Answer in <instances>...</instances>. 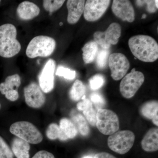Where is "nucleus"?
I'll return each instance as SVG.
<instances>
[{
  "label": "nucleus",
  "instance_id": "f257e3e1",
  "mask_svg": "<svg viewBox=\"0 0 158 158\" xmlns=\"http://www.w3.org/2000/svg\"><path fill=\"white\" fill-rule=\"evenodd\" d=\"M128 45L133 55L142 62H152L158 59V43L150 36H133L129 40Z\"/></svg>",
  "mask_w": 158,
  "mask_h": 158
},
{
  "label": "nucleus",
  "instance_id": "f03ea898",
  "mask_svg": "<svg viewBox=\"0 0 158 158\" xmlns=\"http://www.w3.org/2000/svg\"><path fill=\"white\" fill-rule=\"evenodd\" d=\"M15 26L7 23L0 26V56L5 58L14 56L19 52L21 46L16 39Z\"/></svg>",
  "mask_w": 158,
  "mask_h": 158
},
{
  "label": "nucleus",
  "instance_id": "7ed1b4c3",
  "mask_svg": "<svg viewBox=\"0 0 158 158\" xmlns=\"http://www.w3.org/2000/svg\"><path fill=\"white\" fill-rule=\"evenodd\" d=\"M56 47V41L52 37L37 36L29 43L26 53L27 56L31 59L37 57H48L53 53Z\"/></svg>",
  "mask_w": 158,
  "mask_h": 158
},
{
  "label": "nucleus",
  "instance_id": "20e7f679",
  "mask_svg": "<svg viewBox=\"0 0 158 158\" xmlns=\"http://www.w3.org/2000/svg\"><path fill=\"white\" fill-rule=\"evenodd\" d=\"M135 134L129 130L117 131L109 136L107 144L110 149L119 154L128 152L135 143Z\"/></svg>",
  "mask_w": 158,
  "mask_h": 158
},
{
  "label": "nucleus",
  "instance_id": "39448f33",
  "mask_svg": "<svg viewBox=\"0 0 158 158\" xmlns=\"http://www.w3.org/2000/svg\"><path fill=\"white\" fill-rule=\"evenodd\" d=\"M11 134L28 143L37 144L43 140L42 134L37 128L27 121H19L13 123L10 127Z\"/></svg>",
  "mask_w": 158,
  "mask_h": 158
},
{
  "label": "nucleus",
  "instance_id": "423d86ee",
  "mask_svg": "<svg viewBox=\"0 0 158 158\" xmlns=\"http://www.w3.org/2000/svg\"><path fill=\"white\" fill-rule=\"evenodd\" d=\"M96 126L102 134L111 135L119 129L118 116L112 110L100 108L97 112Z\"/></svg>",
  "mask_w": 158,
  "mask_h": 158
},
{
  "label": "nucleus",
  "instance_id": "0eeeda50",
  "mask_svg": "<svg viewBox=\"0 0 158 158\" xmlns=\"http://www.w3.org/2000/svg\"><path fill=\"white\" fill-rule=\"evenodd\" d=\"M144 81L143 73L133 68L120 82L119 90L122 96L127 99L132 98L143 85Z\"/></svg>",
  "mask_w": 158,
  "mask_h": 158
},
{
  "label": "nucleus",
  "instance_id": "6e6552de",
  "mask_svg": "<svg viewBox=\"0 0 158 158\" xmlns=\"http://www.w3.org/2000/svg\"><path fill=\"white\" fill-rule=\"evenodd\" d=\"M108 62L111 71V77L115 81L123 78L130 68L129 61L123 54L114 53L111 54Z\"/></svg>",
  "mask_w": 158,
  "mask_h": 158
},
{
  "label": "nucleus",
  "instance_id": "1a4fd4ad",
  "mask_svg": "<svg viewBox=\"0 0 158 158\" xmlns=\"http://www.w3.org/2000/svg\"><path fill=\"white\" fill-rule=\"evenodd\" d=\"M111 1L108 0H88L85 2L84 16L89 22L99 19L110 6Z\"/></svg>",
  "mask_w": 158,
  "mask_h": 158
},
{
  "label": "nucleus",
  "instance_id": "9d476101",
  "mask_svg": "<svg viewBox=\"0 0 158 158\" xmlns=\"http://www.w3.org/2000/svg\"><path fill=\"white\" fill-rule=\"evenodd\" d=\"M56 67L55 60L49 59L38 76L40 88L44 93H49L53 89L54 73Z\"/></svg>",
  "mask_w": 158,
  "mask_h": 158
},
{
  "label": "nucleus",
  "instance_id": "9b49d317",
  "mask_svg": "<svg viewBox=\"0 0 158 158\" xmlns=\"http://www.w3.org/2000/svg\"><path fill=\"white\" fill-rule=\"evenodd\" d=\"M25 99L27 104L31 108L41 107L45 102V97L39 86L31 83L24 88Z\"/></svg>",
  "mask_w": 158,
  "mask_h": 158
},
{
  "label": "nucleus",
  "instance_id": "f8f14e48",
  "mask_svg": "<svg viewBox=\"0 0 158 158\" xmlns=\"http://www.w3.org/2000/svg\"><path fill=\"white\" fill-rule=\"evenodd\" d=\"M113 13L124 21L132 23L135 19L134 8L131 3L128 0H115L112 6Z\"/></svg>",
  "mask_w": 158,
  "mask_h": 158
},
{
  "label": "nucleus",
  "instance_id": "ddd939ff",
  "mask_svg": "<svg viewBox=\"0 0 158 158\" xmlns=\"http://www.w3.org/2000/svg\"><path fill=\"white\" fill-rule=\"evenodd\" d=\"M21 85V79L17 74L9 76L5 82L0 84V92L11 101L17 100L19 97L18 89Z\"/></svg>",
  "mask_w": 158,
  "mask_h": 158
},
{
  "label": "nucleus",
  "instance_id": "4468645a",
  "mask_svg": "<svg viewBox=\"0 0 158 158\" xmlns=\"http://www.w3.org/2000/svg\"><path fill=\"white\" fill-rule=\"evenodd\" d=\"M85 1L84 0H69L67 6L68 14L67 22L70 24L76 23L84 13Z\"/></svg>",
  "mask_w": 158,
  "mask_h": 158
},
{
  "label": "nucleus",
  "instance_id": "2eb2a0df",
  "mask_svg": "<svg viewBox=\"0 0 158 158\" xmlns=\"http://www.w3.org/2000/svg\"><path fill=\"white\" fill-rule=\"evenodd\" d=\"M121 34V28L120 25L116 23L111 24L106 31L102 32L105 49H109L111 45L117 44Z\"/></svg>",
  "mask_w": 158,
  "mask_h": 158
},
{
  "label": "nucleus",
  "instance_id": "dca6fc26",
  "mask_svg": "<svg viewBox=\"0 0 158 158\" xmlns=\"http://www.w3.org/2000/svg\"><path fill=\"white\" fill-rule=\"evenodd\" d=\"M16 12L20 19L29 20L38 16L40 12V9L34 3L25 1L18 6Z\"/></svg>",
  "mask_w": 158,
  "mask_h": 158
},
{
  "label": "nucleus",
  "instance_id": "f3484780",
  "mask_svg": "<svg viewBox=\"0 0 158 158\" xmlns=\"http://www.w3.org/2000/svg\"><path fill=\"white\" fill-rule=\"evenodd\" d=\"M142 149L147 152H154L158 149V129L152 128L145 134L141 142Z\"/></svg>",
  "mask_w": 158,
  "mask_h": 158
},
{
  "label": "nucleus",
  "instance_id": "a211bd4d",
  "mask_svg": "<svg viewBox=\"0 0 158 158\" xmlns=\"http://www.w3.org/2000/svg\"><path fill=\"white\" fill-rule=\"evenodd\" d=\"M60 133L59 138L61 141H65L73 139L77 135V130L73 123L70 119L63 118L59 123Z\"/></svg>",
  "mask_w": 158,
  "mask_h": 158
},
{
  "label": "nucleus",
  "instance_id": "6ab92c4d",
  "mask_svg": "<svg viewBox=\"0 0 158 158\" xmlns=\"http://www.w3.org/2000/svg\"><path fill=\"white\" fill-rule=\"evenodd\" d=\"M77 108L83 111L87 121L92 126L96 125L97 112L93 107L92 103L88 98H85L77 104Z\"/></svg>",
  "mask_w": 158,
  "mask_h": 158
},
{
  "label": "nucleus",
  "instance_id": "aec40b11",
  "mask_svg": "<svg viewBox=\"0 0 158 158\" xmlns=\"http://www.w3.org/2000/svg\"><path fill=\"white\" fill-rule=\"evenodd\" d=\"M11 150L17 158H29L30 145L23 139L15 137L11 142Z\"/></svg>",
  "mask_w": 158,
  "mask_h": 158
},
{
  "label": "nucleus",
  "instance_id": "412c9836",
  "mask_svg": "<svg viewBox=\"0 0 158 158\" xmlns=\"http://www.w3.org/2000/svg\"><path fill=\"white\" fill-rule=\"evenodd\" d=\"M83 59L86 64L94 61L98 52V44L94 41H89L82 48Z\"/></svg>",
  "mask_w": 158,
  "mask_h": 158
},
{
  "label": "nucleus",
  "instance_id": "4be33fe9",
  "mask_svg": "<svg viewBox=\"0 0 158 158\" xmlns=\"http://www.w3.org/2000/svg\"><path fill=\"white\" fill-rule=\"evenodd\" d=\"M140 112L144 118L152 119L155 116L158 115L157 101H149L144 103L140 107Z\"/></svg>",
  "mask_w": 158,
  "mask_h": 158
},
{
  "label": "nucleus",
  "instance_id": "5701e85b",
  "mask_svg": "<svg viewBox=\"0 0 158 158\" xmlns=\"http://www.w3.org/2000/svg\"><path fill=\"white\" fill-rule=\"evenodd\" d=\"M72 122L76 127L77 131L82 136L88 135L90 133V128L88 122L81 114H73L72 116Z\"/></svg>",
  "mask_w": 158,
  "mask_h": 158
},
{
  "label": "nucleus",
  "instance_id": "b1692460",
  "mask_svg": "<svg viewBox=\"0 0 158 158\" xmlns=\"http://www.w3.org/2000/svg\"><path fill=\"white\" fill-rule=\"evenodd\" d=\"M86 88L84 83L77 80L73 83L69 91V96L74 101H78L85 96Z\"/></svg>",
  "mask_w": 158,
  "mask_h": 158
},
{
  "label": "nucleus",
  "instance_id": "393cba45",
  "mask_svg": "<svg viewBox=\"0 0 158 158\" xmlns=\"http://www.w3.org/2000/svg\"><path fill=\"white\" fill-rule=\"evenodd\" d=\"M65 2L64 0H44L43 1V7L46 11L50 12V15H51L52 12L60 9Z\"/></svg>",
  "mask_w": 158,
  "mask_h": 158
},
{
  "label": "nucleus",
  "instance_id": "a878e982",
  "mask_svg": "<svg viewBox=\"0 0 158 158\" xmlns=\"http://www.w3.org/2000/svg\"><path fill=\"white\" fill-rule=\"evenodd\" d=\"M110 51L108 49H102L98 52L97 56L96 64L100 69L104 68L109 60Z\"/></svg>",
  "mask_w": 158,
  "mask_h": 158
},
{
  "label": "nucleus",
  "instance_id": "bb28decb",
  "mask_svg": "<svg viewBox=\"0 0 158 158\" xmlns=\"http://www.w3.org/2000/svg\"><path fill=\"white\" fill-rule=\"evenodd\" d=\"M105 82L104 77L102 75L97 74L90 78L89 80V85L92 90H97L102 87Z\"/></svg>",
  "mask_w": 158,
  "mask_h": 158
},
{
  "label": "nucleus",
  "instance_id": "cd10ccee",
  "mask_svg": "<svg viewBox=\"0 0 158 158\" xmlns=\"http://www.w3.org/2000/svg\"><path fill=\"white\" fill-rule=\"evenodd\" d=\"M56 74L58 76L63 77L67 80H73L76 77V73L75 71L71 70L63 66H59L57 68Z\"/></svg>",
  "mask_w": 158,
  "mask_h": 158
},
{
  "label": "nucleus",
  "instance_id": "c85d7f7f",
  "mask_svg": "<svg viewBox=\"0 0 158 158\" xmlns=\"http://www.w3.org/2000/svg\"><path fill=\"white\" fill-rule=\"evenodd\" d=\"M14 156L9 145L0 136V158H13Z\"/></svg>",
  "mask_w": 158,
  "mask_h": 158
},
{
  "label": "nucleus",
  "instance_id": "c756f323",
  "mask_svg": "<svg viewBox=\"0 0 158 158\" xmlns=\"http://www.w3.org/2000/svg\"><path fill=\"white\" fill-rule=\"evenodd\" d=\"M60 133V128L56 123L50 124L46 131V136L48 139L55 140L59 138Z\"/></svg>",
  "mask_w": 158,
  "mask_h": 158
},
{
  "label": "nucleus",
  "instance_id": "7c9ffc66",
  "mask_svg": "<svg viewBox=\"0 0 158 158\" xmlns=\"http://www.w3.org/2000/svg\"><path fill=\"white\" fill-rule=\"evenodd\" d=\"M90 101L94 104L102 106L105 104L104 98L101 94L98 93H92L90 95Z\"/></svg>",
  "mask_w": 158,
  "mask_h": 158
},
{
  "label": "nucleus",
  "instance_id": "2f4dec72",
  "mask_svg": "<svg viewBox=\"0 0 158 158\" xmlns=\"http://www.w3.org/2000/svg\"><path fill=\"white\" fill-rule=\"evenodd\" d=\"M32 158H55L53 155L46 151L42 150L37 152Z\"/></svg>",
  "mask_w": 158,
  "mask_h": 158
},
{
  "label": "nucleus",
  "instance_id": "473e14b6",
  "mask_svg": "<svg viewBox=\"0 0 158 158\" xmlns=\"http://www.w3.org/2000/svg\"><path fill=\"white\" fill-rule=\"evenodd\" d=\"M144 4H147V10L150 13H154L156 11L155 1H143Z\"/></svg>",
  "mask_w": 158,
  "mask_h": 158
},
{
  "label": "nucleus",
  "instance_id": "72a5a7b5",
  "mask_svg": "<svg viewBox=\"0 0 158 158\" xmlns=\"http://www.w3.org/2000/svg\"><path fill=\"white\" fill-rule=\"evenodd\" d=\"M94 158H116L109 153L102 152L97 153Z\"/></svg>",
  "mask_w": 158,
  "mask_h": 158
},
{
  "label": "nucleus",
  "instance_id": "f704fd0d",
  "mask_svg": "<svg viewBox=\"0 0 158 158\" xmlns=\"http://www.w3.org/2000/svg\"><path fill=\"white\" fill-rule=\"evenodd\" d=\"M82 158H93V157L91 156H84V157Z\"/></svg>",
  "mask_w": 158,
  "mask_h": 158
},
{
  "label": "nucleus",
  "instance_id": "c9c22d12",
  "mask_svg": "<svg viewBox=\"0 0 158 158\" xmlns=\"http://www.w3.org/2000/svg\"><path fill=\"white\" fill-rule=\"evenodd\" d=\"M158 1L157 0V1H155V5L156 6V7L157 9H158Z\"/></svg>",
  "mask_w": 158,
  "mask_h": 158
},
{
  "label": "nucleus",
  "instance_id": "e433bc0d",
  "mask_svg": "<svg viewBox=\"0 0 158 158\" xmlns=\"http://www.w3.org/2000/svg\"><path fill=\"white\" fill-rule=\"evenodd\" d=\"M146 15L144 14H143V15H142V18H141L145 19V18H146Z\"/></svg>",
  "mask_w": 158,
  "mask_h": 158
},
{
  "label": "nucleus",
  "instance_id": "4c0bfd02",
  "mask_svg": "<svg viewBox=\"0 0 158 158\" xmlns=\"http://www.w3.org/2000/svg\"><path fill=\"white\" fill-rule=\"evenodd\" d=\"M60 25H62V23H60Z\"/></svg>",
  "mask_w": 158,
  "mask_h": 158
},
{
  "label": "nucleus",
  "instance_id": "58836bf2",
  "mask_svg": "<svg viewBox=\"0 0 158 158\" xmlns=\"http://www.w3.org/2000/svg\"><path fill=\"white\" fill-rule=\"evenodd\" d=\"M1 104H0V108H1Z\"/></svg>",
  "mask_w": 158,
  "mask_h": 158
},
{
  "label": "nucleus",
  "instance_id": "ea45409f",
  "mask_svg": "<svg viewBox=\"0 0 158 158\" xmlns=\"http://www.w3.org/2000/svg\"><path fill=\"white\" fill-rule=\"evenodd\" d=\"M0 3H1V1H0Z\"/></svg>",
  "mask_w": 158,
  "mask_h": 158
}]
</instances>
